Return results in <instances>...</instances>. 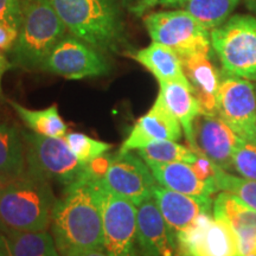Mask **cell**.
<instances>
[{
    "mask_svg": "<svg viewBox=\"0 0 256 256\" xmlns=\"http://www.w3.org/2000/svg\"><path fill=\"white\" fill-rule=\"evenodd\" d=\"M183 70L190 87L200 104V113L217 115L220 75L206 54L180 56Z\"/></svg>",
    "mask_w": 256,
    "mask_h": 256,
    "instance_id": "ac0fdd59",
    "label": "cell"
},
{
    "mask_svg": "<svg viewBox=\"0 0 256 256\" xmlns=\"http://www.w3.org/2000/svg\"><path fill=\"white\" fill-rule=\"evenodd\" d=\"M51 230L60 256H74L89 249H104L101 178L89 170L57 200Z\"/></svg>",
    "mask_w": 256,
    "mask_h": 256,
    "instance_id": "6da1fadb",
    "label": "cell"
},
{
    "mask_svg": "<svg viewBox=\"0 0 256 256\" xmlns=\"http://www.w3.org/2000/svg\"><path fill=\"white\" fill-rule=\"evenodd\" d=\"M154 176L156 183L170 190L196 197H212L218 188L206 183L196 174L190 164L186 162H146Z\"/></svg>",
    "mask_w": 256,
    "mask_h": 256,
    "instance_id": "ffe728a7",
    "label": "cell"
},
{
    "mask_svg": "<svg viewBox=\"0 0 256 256\" xmlns=\"http://www.w3.org/2000/svg\"><path fill=\"white\" fill-rule=\"evenodd\" d=\"M180 256H238V240L232 226L202 214L188 228L177 234Z\"/></svg>",
    "mask_w": 256,
    "mask_h": 256,
    "instance_id": "30bf717a",
    "label": "cell"
},
{
    "mask_svg": "<svg viewBox=\"0 0 256 256\" xmlns=\"http://www.w3.org/2000/svg\"><path fill=\"white\" fill-rule=\"evenodd\" d=\"M243 2L247 6L249 11H252V14H256V0H243Z\"/></svg>",
    "mask_w": 256,
    "mask_h": 256,
    "instance_id": "8d00e7d4",
    "label": "cell"
},
{
    "mask_svg": "<svg viewBox=\"0 0 256 256\" xmlns=\"http://www.w3.org/2000/svg\"><path fill=\"white\" fill-rule=\"evenodd\" d=\"M8 256H51L57 249L51 234L43 232H11L4 234Z\"/></svg>",
    "mask_w": 256,
    "mask_h": 256,
    "instance_id": "603a6c76",
    "label": "cell"
},
{
    "mask_svg": "<svg viewBox=\"0 0 256 256\" xmlns=\"http://www.w3.org/2000/svg\"><path fill=\"white\" fill-rule=\"evenodd\" d=\"M196 154L197 158L192 164H190L191 168H194V171L196 172V174L202 179V180L215 185L216 186L215 179L217 174V170H218L220 166H217L215 162H211L208 156L202 154V153H196Z\"/></svg>",
    "mask_w": 256,
    "mask_h": 256,
    "instance_id": "4dcf8cb0",
    "label": "cell"
},
{
    "mask_svg": "<svg viewBox=\"0 0 256 256\" xmlns=\"http://www.w3.org/2000/svg\"><path fill=\"white\" fill-rule=\"evenodd\" d=\"M255 88H256V86H255Z\"/></svg>",
    "mask_w": 256,
    "mask_h": 256,
    "instance_id": "b9f144b4",
    "label": "cell"
},
{
    "mask_svg": "<svg viewBox=\"0 0 256 256\" xmlns=\"http://www.w3.org/2000/svg\"><path fill=\"white\" fill-rule=\"evenodd\" d=\"M153 198L176 234L191 226L202 214H212L214 200L211 197L190 196L156 184L153 188Z\"/></svg>",
    "mask_w": 256,
    "mask_h": 256,
    "instance_id": "2e32d148",
    "label": "cell"
},
{
    "mask_svg": "<svg viewBox=\"0 0 256 256\" xmlns=\"http://www.w3.org/2000/svg\"><path fill=\"white\" fill-rule=\"evenodd\" d=\"M12 64L10 63V60L6 58V56L4 55L2 51H0V96H2V76L5 75V72L8 70L11 69Z\"/></svg>",
    "mask_w": 256,
    "mask_h": 256,
    "instance_id": "836d02e7",
    "label": "cell"
},
{
    "mask_svg": "<svg viewBox=\"0 0 256 256\" xmlns=\"http://www.w3.org/2000/svg\"><path fill=\"white\" fill-rule=\"evenodd\" d=\"M192 151L202 153L229 174H235L234 153L242 139L218 115L198 114L194 122Z\"/></svg>",
    "mask_w": 256,
    "mask_h": 256,
    "instance_id": "4fadbf2b",
    "label": "cell"
},
{
    "mask_svg": "<svg viewBox=\"0 0 256 256\" xmlns=\"http://www.w3.org/2000/svg\"><path fill=\"white\" fill-rule=\"evenodd\" d=\"M234 168L243 178L256 182V145L247 142H240L234 153Z\"/></svg>",
    "mask_w": 256,
    "mask_h": 256,
    "instance_id": "f1b7e54d",
    "label": "cell"
},
{
    "mask_svg": "<svg viewBox=\"0 0 256 256\" xmlns=\"http://www.w3.org/2000/svg\"><path fill=\"white\" fill-rule=\"evenodd\" d=\"M214 217L228 223L238 240V256L256 249V210L235 194L220 191L214 200Z\"/></svg>",
    "mask_w": 256,
    "mask_h": 256,
    "instance_id": "e0dca14e",
    "label": "cell"
},
{
    "mask_svg": "<svg viewBox=\"0 0 256 256\" xmlns=\"http://www.w3.org/2000/svg\"><path fill=\"white\" fill-rule=\"evenodd\" d=\"M0 256H8V254H6V250H5L4 246H2V247H0Z\"/></svg>",
    "mask_w": 256,
    "mask_h": 256,
    "instance_id": "f35d334b",
    "label": "cell"
},
{
    "mask_svg": "<svg viewBox=\"0 0 256 256\" xmlns=\"http://www.w3.org/2000/svg\"><path fill=\"white\" fill-rule=\"evenodd\" d=\"M218 191L229 192L242 200L252 209L256 210V182L243 178L241 176H234L218 168L215 179Z\"/></svg>",
    "mask_w": 256,
    "mask_h": 256,
    "instance_id": "4316f807",
    "label": "cell"
},
{
    "mask_svg": "<svg viewBox=\"0 0 256 256\" xmlns=\"http://www.w3.org/2000/svg\"><path fill=\"white\" fill-rule=\"evenodd\" d=\"M10 182V179H8L6 177H4V176L0 174V196H2V191H4V188L6 185H8V183Z\"/></svg>",
    "mask_w": 256,
    "mask_h": 256,
    "instance_id": "74e56055",
    "label": "cell"
},
{
    "mask_svg": "<svg viewBox=\"0 0 256 256\" xmlns=\"http://www.w3.org/2000/svg\"><path fill=\"white\" fill-rule=\"evenodd\" d=\"M0 22L19 30L22 24V0H0Z\"/></svg>",
    "mask_w": 256,
    "mask_h": 256,
    "instance_id": "f546056e",
    "label": "cell"
},
{
    "mask_svg": "<svg viewBox=\"0 0 256 256\" xmlns=\"http://www.w3.org/2000/svg\"><path fill=\"white\" fill-rule=\"evenodd\" d=\"M238 2L240 0H188L183 6L185 11L211 31L232 17Z\"/></svg>",
    "mask_w": 256,
    "mask_h": 256,
    "instance_id": "d4e9b609",
    "label": "cell"
},
{
    "mask_svg": "<svg viewBox=\"0 0 256 256\" xmlns=\"http://www.w3.org/2000/svg\"><path fill=\"white\" fill-rule=\"evenodd\" d=\"M138 154L146 162H158V164H168V162H186L192 164L197 158L196 152L190 147L179 145L176 142H156L150 144L142 148L136 150Z\"/></svg>",
    "mask_w": 256,
    "mask_h": 256,
    "instance_id": "484cf974",
    "label": "cell"
},
{
    "mask_svg": "<svg viewBox=\"0 0 256 256\" xmlns=\"http://www.w3.org/2000/svg\"><path fill=\"white\" fill-rule=\"evenodd\" d=\"M66 28L49 0H22V24L12 55L16 66L42 69Z\"/></svg>",
    "mask_w": 256,
    "mask_h": 256,
    "instance_id": "277c9868",
    "label": "cell"
},
{
    "mask_svg": "<svg viewBox=\"0 0 256 256\" xmlns=\"http://www.w3.org/2000/svg\"><path fill=\"white\" fill-rule=\"evenodd\" d=\"M104 249L110 256H142L136 241V206L101 179Z\"/></svg>",
    "mask_w": 256,
    "mask_h": 256,
    "instance_id": "9c48e42d",
    "label": "cell"
},
{
    "mask_svg": "<svg viewBox=\"0 0 256 256\" xmlns=\"http://www.w3.org/2000/svg\"><path fill=\"white\" fill-rule=\"evenodd\" d=\"M210 40L223 72L256 81V17L232 16L210 31Z\"/></svg>",
    "mask_w": 256,
    "mask_h": 256,
    "instance_id": "8992f818",
    "label": "cell"
},
{
    "mask_svg": "<svg viewBox=\"0 0 256 256\" xmlns=\"http://www.w3.org/2000/svg\"><path fill=\"white\" fill-rule=\"evenodd\" d=\"M8 102L11 107L17 112L19 118L23 120V122L30 128L32 132L52 138L66 136L68 127L60 118L58 108H57L56 104L50 106L49 108H46V110H34L23 107L18 102Z\"/></svg>",
    "mask_w": 256,
    "mask_h": 256,
    "instance_id": "cb8c5ba5",
    "label": "cell"
},
{
    "mask_svg": "<svg viewBox=\"0 0 256 256\" xmlns=\"http://www.w3.org/2000/svg\"><path fill=\"white\" fill-rule=\"evenodd\" d=\"M19 30L4 22H0V51H12L17 42Z\"/></svg>",
    "mask_w": 256,
    "mask_h": 256,
    "instance_id": "1f68e13d",
    "label": "cell"
},
{
    "mask_svg": "<svg viewBox=\"0 0 256 256\" xmlns=\"http://www.w3.org/2000/svg\"><path fill=\"white\" fill-rule=\"evenodd\" d=\"M102 180L114 194L136 206L153 197V188L158 184L145 160L132 151H119L112 156Z\"/></svg>",
    "mask_w": 256,
    "mask_h": 256,
    "instance_id": "7c38bea8",
    "label": "cell"
},
{
    "mask_svg": "<svg viewBox=\"0 0 256 256\" xmlns=\"http://www.w3.org/2000/svg\"><path fill=\"white\" fill-rule=\"evenodd\" d=\"M26 171L22 134L12 124L0 122V174L8 179L20 177Z\"/></svg>",
    "mask_w": 256,
    "mask_h": 256,
    "instance_id": "7402d4cb",
    "label": "cell"
},
{
    "mask_svg": "<svg viewBox=\"0 0 256 256\" xmlns=\"http://www.w3.org/2000/svg\"><path fill=\"white\" fill-rule=\"evenodd\" d=\"M217 115L240 139L256 145V88L249 80L222 72Z\"/></svg>",
    "mask_w": 256,
    "mask_h": 256,
    "instance_id": "ba28073f",
    "label": "cell"
},
{
    "mask_svg": "<svg viewBox=\"0 0 256 256\" xmlns=\"http://www.w3.org/2000/svg\"><path fill=\"white\" fill-rule=\"evenodd\" d=\"M160 89L158 98L162 101L174 116L179 121L183 128L185 136L194 150V122L200 114V104L186 80L177 81H162L159 82Z\"/></svg>",
    "mask_w": 256,
    "mask_h": 256,
    "instance_id": "d6986e66",
    "label": "cell"
},
{
    "mask_svg": "<svg viewBox=\"0 0 256 256\" xmlns=\"http://www.w3.org/2000/svg\"><path fill=\"white\" fill-rule=\"evenodd\" d=\"M124 55L145 66L158 82L186 80L180 56L164 44L152 42V44L144 49L127 51Z\"/></svg>",
    "mask_w": 256,
    "mask_h": 256,
    "instance_id": "44dd1931",
    "label": "cell"
},
{
    "mask_svg": "<svg viewBox=\"0 0 256 256\" xmlns=\"http://www.w3.org/2000/svg\"><path fill=\"white\" fill-rule=\"evenodd\" d=\"M74 256H110L104 252V249H89V250L81 252Z\"/></svg>",
    "mask_w": 256,
    "mask_h": 256,
    "instance_id": "e575fe53",
    "label": "cell"
},
{
    "mask_svg": "<svg viewBox=\"0 0 256 256\" xmlns=\"http://www.w3.org/2000/svg\"><path fill=\"white\" fill-rule=\"evenodd\" d=\"M42 70L68 80H83L107 75L110 66L104 54L75 36H64L51 50Z\"/></svg>",
    "mask_w": 256,
    "mask_h": 256,
    "instance_id": "8fae6325",
    "label": "cell"
},
{
    "mask_svg": "<svg viewBox=\"0 0 256 256\" xmlns=\"http://www.w3.org/2000/svg\"><path fill=\"white\" fill-rule=\"evenodd\" d=\"M188 0H159V5L165 8H174V6L184 5Z\"/></svg>",
    "mask_w": 256,
    "mask_h": 256,
    "instance_id": "d590c367",
    "label": "cell"
},
{
    "mask_svg": "<svg viewBox=\"0 0 256 256\" xmlns=\"http://www.w3.org/2000/svg\"><path fill=\"white\" fill-rule=\"evenodd\" d=\"M136 241L142 256H176L179 252L177 234L153 197L136 206Z\"/></svg>",
    "mask_w": 256,
    "mask_h": 256,
    "instance_id": "5bb4252c",
    "label": "cell"
},
{
    "mask_svg": "<svg viewBox=\"0 0 256 256\" xmlns=\"http://www.w3.org/2000/svg\"><path fill=\"white\" fill-rule=\"evenodd\" d=\"M144 23L153 42L171 48L179 56L210 55V31L185 10L152 12Z\"/></svg>",
    "mask_w": 256,
    "mask_h": 256,
    "instance_id": "52a82bcc",
    "label": "cell"
},
{
    "mask_svg": "<svg viewBox=\"0 0 256 256\" xmlns=\"http://www.w3.org/2000/svg\"><path fill=\"white\" fill-rule=\"evenodd\" d=\"M51 256H60V252H56V254H54V255H51Z\"/></svg>",
    "mask_w": 256,
    "mask_h": 256,
    "instance_id": "60d3db41",
    "label": "cell"
},
{
    "mask_svg": "<svg viewBox=\"0 0 256 256\" xmlns=\"http://www.w3.org/2000/svg\"><path fill=\"white\" fill-rule=\"evenodd\" d=\"M2 246H4V236L0 234V247H2Z\"/></svg>",
    "mask_w": 256,
    "mask_h": 256,
    "instance_id": "ab89813d",
    "label": "cell"
},
{
    "mask_svg": "<svg viewBox=\"0 0 256 256\" xmlns=\"http://www.w3.org/2000/svg\"><path fill=\"white\" fill-rule=\"evenodd\" d=\"M179 121L170 113L162 101L156 96L152 108L136 120L130 136L124 140L120 151H134L156 142H178L182 138Z\"/></svg>",
    "mask_w": 256,
    "mask_h": 256,
    "instance_id": "9a60e30c",
    "label": "cell"
},
{
    "mask_svg": "<svg viewBox=\"0 0 256 256\" xmlns=\"http://www.w3.org/2000/svg\"><path fill=\"white\" fill-rule=\"evenodd\" d=\"M64 139L68 142L70 150L76 158L86 165H88L89 162H92L98 156L108 153V151L113 147L112 144L92 139L86 134L78 132L66 134Z\"/></svg>",
    "mask_w": 256,
    "mask_h": 256,
    "instance_id": "83f0119b",
    "label": "cell"
},
{
    "mask_svg": "<svg viewBox=\"0 0 256 256\" xmlns=\"http://www.w3.org/2000/svg\"><path fill=\"white\" fill-rule=\"evenodd\" d=\"M72 36L104 54L128 50L119 0H49Z\"/></svg>",
    "mask_w": 256,
    "mask_h": 256,
    "instance_id": "7a4b0ae2",
    "label": "cell"
},
{
    "mask_svg": "<svg viewBox=\"0 0 256 256\" xmlns=\"http://www.w3.org/2000/svg\"><path fill=\"white\" fill-rule=\"evenodd\" d=\"M122 2L136 16H142L156 5H159V0H122Z\"/></svg>",
    "mask_w": 256,
    "mask_h": 256,
    "instance_id": "d6a6232c",
    "label": "cell"
},
{
    "mask_svg": "<svg viewBox=\"0 0 256 256\" xmlns=\"http://www.w3.org/2000/svg\"><path fill=\"white\" fill-rule=\"evenodd\" d=\"M22 136L28 174L46 182H56L64 190L87 174L88 165L76 158L64 136H46L32 130L22 132Z\"/></svg>",
    "mask_w": 256,
    "mask_h": 256,
    "instance_id": "5b68a950",
    "label": "cell"
},
{
    "mask_svg": "<svg viewBox=\"0 0 256 256\" xmlns=\"http://www.w3.org/2000/svg\"><path fill=\"white\" fill-rule=\"evenodd\" d=\"M49 182L25 171L11 179L0 196V232H43L56 203Z\"/></svg>",
    "mask_w": 256,
    "mask_h": 256,
    "instance_id": "3957f363",
    "label": "cell"
}]
</instances>
